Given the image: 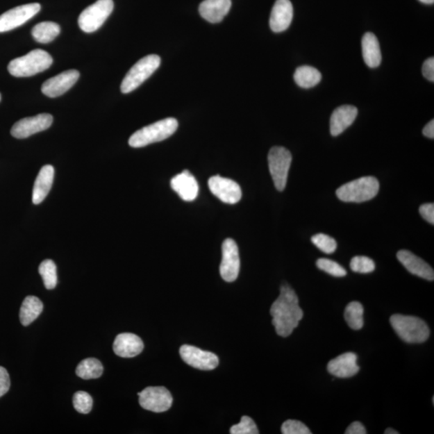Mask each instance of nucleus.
Wrapping results in <instances>:
<instances>
[{"mask_svg":"<svg viewBox=\"0 0 434 434\" xmlns=\"http://www.w3.org/2000/svg\"><path fill=\"white\" fill-rule=\"evenodd\" d=\"M80 73L78 70L65 71L53 78L45 81L42 85V93L49 98H58L72 88L79 79Z\"/></svg>","mask_w":434,"mask_h":434,"instance_id":"nucleus-15","label":"nucleus"},{"mask_svg":"<svg viewBox=\"0 0 434 434\" xmlns=\"http://www.w3.org/2000/svg\"><path fill=\"white\" fill-rule=\"evenodd\" d=\"M358 109L356 106L344 105L336 108L331 117L330 131L333 136H338L353 124Z\"/></svg>","mask_w":434,"mask_h":434,"instance_id":"nucleus-17","label":"nucleus"},{"mask_svg":"<svg viewBox=\"0 0 434 434\" xmlns=\"http://www.w3.org/2000/svg\"><path fill=\"white\" fill-rule=\"evenodd\" d=\"M397 259L408 272L428 281H433L434 272L430 265L408 250L397 253Z\"/></svg>","mask_w":434,"mask_h":434,"instance_id":"nucleus-18","label":"nucleus"},{"mask_svg":"<svg viewBox=\"0 0 434 434\" xmlns=\"http://www.w3.org/2000/svg\"><path fill=\"white\" fill-rule=\"evenodd\" d=\"M419 1L426 4H433L434 3V0H419Z\"/></svg>","mask_w":434,"mask_h":434,"instance_id":"nucleus-43","label":"nucleus"},{"mask_svg":"<svg viewBox=\"0 0 434 434\" xmlns=\"http://www.w3.org/2000/svg\"><path fill=\"white\" fill-rule=\"evenodd\" d=\"M42 6L37 3H28L14 8L0 15V33L13 30L28 22L40 11Z\"/></svg>","mask_w":434,"mask_h":434,"instance_id":"nucleus-9","label":"nucleus"},{"mask_svg":"<svg viewBox=\"0 0 434 434\" xmlns=\"http://www.w3.org/2000/svg\"><path fill=\"white\" fill-rule=\"evenodd\" d=\"M347 324L353 330H360L364 326V308L359 302H351L347 306L344 312Z\"/></svg>","mask_w":434,"mask_h":434,"instance_id":"nucleus-29","label":"nucleus"},{"mask_svg":"<svg viewBox=\"0 0 434 434\" xmlns=\"http://www.w3.org/2000/svg\"><path fill=\"white\" fill-rule=\"evenodd\" d=\"M74 406L78 412L87 415L93 407V399L88 392L83 391L76 392L74 396Z\"/></svg>","mask_w":434,"mask_h":434,"instance_id":"nucleus-34","label":"nucleus"},{"mask_svg":"<svg viewBox=\"0 0 434 434\" xmlns=\"http://www.w3.org/2000/svg\"><path fill=\"white\" fill-rule=\"evenodd\" d=\"M53 62L49 53L42 49H35L22 58L10 61L8 69L10 74L17 78H27L44 72Z\"/></svg>","mask_w":434,"mask_h":434,"instance_id":"nucleus-2","label":"nucleus"},{"mask_svg":"<svg viewBox=\"0 0 434 434\" xmlns=\"http://www.w3.org/2000/svg\"><path fill=\"white\" fill-rule=\"evenodd\" d=\"M293 17V5L290 0H277L274 5L272 15H270V28L274 33L284 32L290 27Z\"/></svg>","mask_w":434,"mask_h":434,"instance_id":"nucleus-16","label":"nucleus"},{"mask_svg":"<svg viewBox=\"0 0 434 434\" xmlns=\"http://www.w3.org/2000/svg\"><path fill=\"white\" fill-rule=\"evenodd\" d=\"M0 101H1V94H0Z\"/></svg>","mask_w":434,"mask_h":434,"instance_id":"nucleus-44","label":"nucleus"},{"mask_svg":"<svg viewBox=\"0 0 434 434\" xmlns=\"http://www.w3.org/2000/svg\"><path fill=\"white\" fill-rule=\"evenodd\" d=\"M346 434H366V428L362 424L359 422L351 423L345 431Z\"/></svg>","mask_w":434,"mask_h":434,"instance_id":"nucleus-40","label":"nucleus"},{"mask_svg":"<svg viewBox=\"0 0 434 434\" xmlns=\"http://www.w3.org/2000/svg\"><path fill=\"white\" fill-rule=\"evenodd\" d=\"M423 135L428 137V139H433L434 137V121L431 120L428 124L424 127Z\"/></svg>","mask_w":434,"mask_h":434,"instance_id":"nucleus-41","label":"nucleus"},{"mask_svg":"<svg viewBox=\"0 0 434 434\" xmlns=\"http://www.w3.org/2000/svg\"><path fill=\"white\" fill-rule=\"evenodd\" d=\"M422 74L425 78L432 81H434V58H431L427 59L425 62H424L422 66Z\"/></svg>","mask_w":434,"mask_h":434,"instance_id":"nucleus-39","label":"nucleus"},{"mask_svg":"<svg viewBox=\"0 0 434 434\" xmlns=\"http://www.w3.org/2000/svg\"><path fill=\"white\" fill-rule=\"evenodd\" d=\"M208 187L213 195L224 203H237L242 197L241 187L231 178L212 176L209 178Z\"/></svg>","mask_w":434,"mask_h":434,"instance_id":"nucleus-14","label":"nucleus"},{"mask_svg":"<svg viewBox=\"0 0 434 434\" xmlns=\"http://www.w3.org/2000/svg\"><path fill=\"white\" fill-rule=\"evenodd\" d=\"M60 33V27L59 24L51 22L39 23L32 30L34 40L42 44L53 42Z\"/></svg>","mask_w":434,"mask_h":434,"instance_id":"nucleus-27","label":"nucleus"},{"mask_svg":"<svg viewBox=\"0 0 434 434\" xmlns=\"http://www.w3.org/2000/svg\"><path fill=\"white\" fill-rule=\"evenodd\" d=\"M232 434H258V428L252 418L247 416L242 417L241 422L231 428Z\"/></svg>","mask_w":434,"mask_h":434,"instance_id":"nucleus-35","label":"nucleus"},{"mask_svg":"<svg viewBox=\"0 0 434 434\" xmlns=\"http://www.w3.org/2000/svg\"><path fill=\"white\" fill-rule=\"evenodd\" d=\"M350 267L352 272L360 274H369L374 272V260L365 256H356L351 259Z\"/></svg>","mask_w":434,"mask_h":434,"instance_id":"nucleus-32","label":"nucleus"},{"mask_svg":"<svg viewBox=\"0 0 434 434\" xmlns=\"http://www.w3.org/2000/svg\"><path fill=\"white\" fill-rule=\"evenodd\" d=\"M421 216L428 223L434 224V206L433 203H424L419 208Z\"/></svg>","mask_w":434,"mask_h":434,"instance_id":"nucleus-38","label":"nucleus"},{"mask_svg":"<svg viewBox=\"0 0 434 434\" xmlns=\"http://www.w3.org/2000/svg\"><path fill=\"white\" fill-rule=\"evenodd\" d=\"M240 265L237 244L233 239L228 238L222 244V260L219 267L222 278L227 283L234 282L238 277Z\"/></svg>","mask_w":434,"mask_h":434,"instance_id":"nucleus-11","label":"nucleus"},{"mask_svg":"<svg viewBox=\"0 0 434 434\" xmlns=\"http://www.w3.org/2000/svg\"><path fill=\"white\" fill-rule=\"evenodd\" d=\"M76 374L81 379H97L103 374V366L99 360L94 358L85 359L81 361L76 367Z\"/></svg>","mask_w":434,"mask_h":434,"instance_id":"nucleus-28","label":"nucleus"},{"mask_svg":"<svg viewBox=\"0 0 434 434\" xmlns=\"http://www.w3.org/2000/svg\"><path fill=\"white\" fill-rule=\"evenodd\" d=\"M11 385L8 372L4 367L0 366V397L6 394Z\"/></svg>","mask_w":434,"mask_h":434,"instance_id":"nucleus-37","label":"nucleus"},{"mask_svg":"<svg viewBox=\"0 0 434 434\" xmlns=\"http://www.w3.org/2000/svg\"><path fill=\"white\" fill-rule=\"evenodd\" d=\"M311 242H312L315 246L319 248L321 251L325 253H333L337 248L335 240L328 236V235L324 233L315 235V236L311 238Z\"/></svg>","mask_w":434,"mask_h":434,"instance_id":"nucleus-31","label":"nucleus"},{"mask_svg":"<svg viewBox=\"0 0 434 434\" xmlns=\"http://www.w3.org/2000/svg\"><path fill=\"white\" fill-rule=\"evenodd\" d=\"M43 303L37 297L35 296H28L25 298L20 308L19 319L20 323L24 326H28L39 317L42 313Z\"/></svg>","mask_w":434,"mask_h":434,"instance_id":"nucleus-25","label":"nucleus"},{"mask_svg":"<svg viewBox=\"0 0 434 434\" xmlns=\"http://www.w3.org/2000/svg\"><path fill=\"white\" fill-rule=\"evenodd\" d=\"M144 344L139 336L132 333H122L116 337L113 349L115 354L122 358H132L140 355Z\"/></svg>","mask_w":434,"mask_h":434,"instance_id":"nucleus-21","label":"nucleus"},{"mask_svg":"<svg viewBox=\"0 0 434 434\" xmlns=\"http://www.w3.org/2000/svg\"><path fill=\"white\" fill-rule=\"evenodd\" d=\"M328 371L338 378L354 376L360 371V367L357 365V356L352 352H347L336 357L328 362Z\"/></svg>","mask_w":434,"mask_h":434,"instance_id":"nucleus-19","label":"nucleus"},{"mask_svg":"<svg viewBox=\"0 0 434 434\" xmlns=\"http://www.w3.org/2000/svg\"><path fill=\"white\" fill-rule=\"evenodd\" d=\"M294 78L299 86L304 89H310L320 83L322 74L317 69L303 65L296 69Z\"/></svg>","mask_w":434,"mask_h":434,"instance_id":"nucleus-26","label":"nucleus"},{"mask_svg":"<svg viewBox=\"0 0 434 434\" xmlns=\"http://www.w3.org/2000/svg\"><path fill=\"white\" fill-rule=\"evenodd\" d=\"M39 273L42 276L44 287L48 290H53L57 287L58 274L57 267L52 260H45L39 267Z\"/></svg>","mask_w":434,"mask_h":434,"instance_id":"nucleus-30","label":"nucleus"},{"mask_svg":"<svg viewBox=\"0 0 434 434\" xmlns=\"http://www.w3.org/2000/svg\"><path fill=\"white\" fill-rule=\"evenodd\" d=\"M385 434H398L399 433H398L395 430H392V428H387V430L385 431Z\"/></svg>","mask_w":434,"mask_h":434,"instance_id":"nucleus-42","label":"nucleus"},{"mask_svg":"<svg viewBox=\"0 0 434 434\" xmlns=\"http://www.w3.org/2000/svg\"><path fill=\"white\" fill-rule=\"evenodd\" d=\"M362 53L365 62L369 68H377L381 64L380 44L374 33H367L362 37Z\"/></svg>","mask_w":434,"mask_h":434,"instance_id":"nucleus-24","label":"nucleus"},{"mask_svg":"<svg viewBox=\"0 0 434 434\" xmlns=\"http://www.w3.org/2000/svg\"><path fill=\"white\" fill-rule=\"evenodd\" d=\"M178 128V122L173 117L162 119L144 127L131 135L129 145L140 148L161 142L172 136Z\"/></svg>","mask_w":434,"mask_h":434,"instance_id":"nucleus-4","label":"nucleus"},{"mask_svg":"<svg viewBox=\"0 0 434 434\" xmlns=\"http://www.w3.org/2000/svg\"><path fill=\"white\" fill-rule=\"evenodd\" d=\"M171 186L183 201L190 202L195 200L198 196V183L196 178L188 171H183L173 177L171 181Z\"/></svg>","mask_w":434,"mask_h":434,"instance_id":"nucleus-20","label":"nucleus"},{"mask_svg":"<svg viewBox=\"0 0 434 434\" xmlns=\"http://www.w3.org/2000/svg\"><path fill=\"white\" fill-rule=\"evenodd\" d=\"M53 122V117L49 114L25 117L14 124L11 134L17 139H26L37 133L49 129Z\"/></svg>","mask_w":434,"mask_h":434,"instance_id":"nucleus-12","label":"nucleus"},{"mask_svg":"<svg viewBox=\"0 0 434 434\" xmlns=\"http://www.w3.org/2000/svg\"><path fill=\"white\" fill-rule=\"evenodd\" d=\"M54 168L51 165H45L40 169L33 192V202L40 204L43 202L52 188L54 181Z\"/></svg>","mask_w":434,"mask_h":434,"instance_id":"nucleus-23","label":"nucleus"},{"mask_svg":"<svg viewBox=\"0 0 434 434\" xmlns=\"http://www.w3.org/2000/svg\"><path fill=\"white\" fill-rule=\"evenodd\" d=\"M114 10L113 0H98L81 13L78 25L86 33L99 29Z\"/></svg>","mask_w":434,"mask_h":434,"instance_id":"nucleus-8","label":"nucleus"},{"mask_svg":"<svg viewBox=\"0 0 434 434\" xmlns=\"http://www.w3.org/2000/svg\"><path fill=\"white\" fill-rule=\"evenodd\" d=\"M180 353L183 360L195 369L210 371L215 369L219 365L217 356L194 346L183 345Z\"/></svg>","mask_w":434,"mask_h":434,"instance_id":"nucleus-13","label":"nucleus"},{"mask_svg":"<svg viewBox=\"0 0 434 434\" xmlns=\"http://www.w3.org/2000/svg\"><path fill=\"white\" fill-rule=\"evenodd\" d=\"M231 6V0H204L199 8V12L207 22L217 24L222 22Z\"/></svg>","mask_w":434,"mask_h":434,"instance_id":"nucleus-22","label":"nucleus"},{"mask_svg":"<svg viewBox=\"0 0 434 434\" xmlns=\"http://www.w3.org/2000/svg\"><path fill=\"white\" fill-rule=\"evenodd\" d=\"M140 404L146 410L166 412L172 406L171 392L165 387H148L139 393Z\"/></svg>","mask_w":434,"mask_h":434,"instance_id":"nucleus-10","label":"nucleus"},{"mask_svg":"<svg viewBox=\"0 0 434 434\" xmlns=\"http://www.w3.org/2000/svg\"><path fill=\"white\" fill-rule=\"evenodd\" d=\"M299 303L294 290L288 285H282L279 297L270 308L272 324L278 335L287 337L292 334L303 318V311Z\"/></svg>","mask_w":434,"mask_h":434,"instance_id":"nucleus-1","label":"nucleus"},{"mask_svg":"<svg viewBox=\"0 0 434 434\" xmlns=\"http://www.w3.org/2000/svg\"><path fill=\"white\" fill-rule=\"evenodd\" d=\"M161 64V59L156 54L148 55L133 66L121 84L122 94H129L140 87L156 72Z\"/></svg>","mask_w":434,"mask_h":434,"instance_id":"nucleus-6","label":"nucleus"},{"mask_svg":"<svg viewBox=\"0 0 434 434\" xmlns=\"http://www.w3.org/2000/svg\"><path fill=\"white\" fill-rule=\"evenodd\" d=\"M292 156L287 148L274 147L268 155L269 169L274 186L279 192H283L287 186L289 170Z\"/></svg>","mask_w":434,"mask_h":434,"instance_id":"nucleus-7","label":"nucleus"},{"mask_svg":"<svg viewBox=\"0 0 434 434\" xmlns=\"http://www.w3.org/2000/svg\"><path fill=\"white\" fill-rule=\"evenodd\" d=\"M379 189L376 178L365 176L345 183L336 191V196L344 202L362 203L374 199Z\"/></svg>","mask_w":434,"mask_h":434,"instance_id":"nucleus-5","label":"nucleus"},{"mask_svg":"<svg viewBox=\"0 0 434 434\" xmlns=\"http://www.w3.org/2000/svg\"><path fill=\"white\" fill-rule=\"evenodd\" d=\"M393 330L408 344H421L430 337L431 331L426 322L415 316L394 315L390 318Z\"/></svg>","mask_w":434,"mask_h":434,"instance_id":"nucleus-3","label":"nucleus"},{"mask_svg":"<svg viewBox=\"0 0 434 434\" xmlns=\"http://www.w3.org/2000/svg\"><path fill=\"white\" fill-rule=\"evenodd\" d=\"M317 267L334 277H344L347 275L346 269L333 260L320 258L316 262Z\"/></svg>","mask_w":434,"mask_h":434,"instance_id":"nucleus-33","label":"nucleus"},{"mask_svg":"<svg viewBox=\"0 0 434 434\" xmlns=\"http://www.w3.org/2000/svg\"><path fill=\"white\" fill-rule=\"evenodd\" d=\"M283 434H310L309 428L305 424L299 421L288 420L283 424Z\"/></svg>","mask_w":434,"mask_h":434,"instance_id":"nucleus-36","label":"nucleus"}]
</instances>
